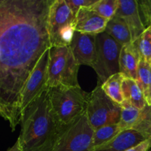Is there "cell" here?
<instances>
[{
    "label": "cell",
    "instance_id": "30bf717a",
    "mask_svg": "<svg viewBox=\"0 0 151 151\" xmlns=\"http://www.w3.org/2000/svg\"><path fill=\"white\" fill-rule=\"evenodd\" d=\"M115 16L121 18L125 22L131 32L132 42L137 41L147 28L142 19L137 0H119Z\"/></svg>",
    "mask_w": 151,
    "mask_h": 151
},
{
    "label": "cell",
    "instance_id": "e0dca14e",
    "mask_svg": "<svg viewBox=\"0 0 151 151\" xmlns=\"http://www.w3.org/2000/svg\"><path fill=\"white\" fill-rule=\"evenodd\" d=\"M125 78L122 73L118 72L111 75L101 84L102 88L106 95L120 106L125 102L122 90V81Z\"/></svg>",
    "mask_w": 151,
    "mask_h": 151
},
{
    "label": "cell",
    "instance_id": "cb8c5ba5",
    "mask_svg": "<svg viewBox=\"0 0 151 151\" xmlns=\"http://www.w3.org/2000/svg\"><path fill=\"white\" fill-rule=\"evenodd\" d=\"M142 19L146 27L151 25V0L138 1Z\"/></svg>",
    "mask_w": 151,
    "mask_h": 151
},
{
    "label": "cell",
    "instance_id": "d6986e66",
    "mask_svg": "<svg viewBox=\"0 0 151 151\" xmlns=\"http://www.w3.org/2000/svg\"><path fill=\"white\" fill-rule=\"evenodd\" d=\"M120 119L118 123L122 131L126 129H132L133 127L138 120L140 114V109H137L130 104L124 102L122 105Z\"/></svg>",
    "mask_w": 151,
    "mask_h": 151
},
{
    "label": "cell",
    "instance_id": "8992f818",
    "mask_svg": "<svg viewBox=\"0 0 151 151\" xmlns=\"http://www.w3.org/2000/svg\"><path fill=\"white\" fill-rule=\"evenodd\" d=\"M94 129L83 113L74 120L62 125L52 151H91Z\"/></svg>",
    "mask_w": 151,
    "mask_h": 151
},
{
    "label": "cell",
    "instance_id": "83f0119b",
    "mask_svg": "<svg viewBox=\"0 0 151 151\" xmlns=\"http://www.w3.org/2000/svg\"><path fill=\"white\" fill-rule=\"evenodd\" d=\"M7 151H22V149L20 148V146H19V142H18V141H16V143H15L11 147H10V148H9Z\"/></svg>",
    "mask_w": 151,
    "mask_h": 151
},
{
    "label": "cell",
    "instance_id": "ffe728a7",
    "mask_svg": "<svg viewBox=\"0 0 151 151\" xmlns=\"http://www.w3.org/2000/svg\"><path fill=\"white\" fill-rule=\"evenodd\" d=\"M118 1L119 0H97L88 8L109 21L116 14Z\"/></svg>",
    "mask_w": 151,
    "mask_h": 151
},
{
    "label": "cell",
    "instance_id": "ac0fdd59",
    "mask_svg": "<svg viewBox=\"0 0 151 151\" xmlns=\"http://www.w3.org/2000/svg\"><path fill=\"white\" fill-rule=\"evenodd\" d=\"M122 130L119 128L118 123L105 125L97 128V130H94L91 142L92 150L95 147L106 144V142L114 138Z\"/></svg>",
    "mask_w": 151,
    "mask_h": 151
},
{
    "label": "cell",
    "instance_id": "2e32d148",
    "mask_svg": "<svg viewBox=\"0 0 151 151\" xmlns=\"http://www.w3.org/2000/svg\"><path fill=\"white\" fill-rule=\"evenodd\" d=\"M105 32L122 46L132 43L131 32L128 26L121 18L116 16L109 21Z\"/></svg>",
    "mask_w": 151,
    "mask_h": 151
},
{
    "label": "cell",
    "instance_id": "9a60e30c",
    "mask_svg": "<svg viewBox=\"0 0 151 151\" xmlns=\"http://www.w3.org/2000/svg\"><path fill=\"white\" fill-rule=\"evenodd\" d=\"M122 90L125 102L131 106L141 110L147 105L144 93L135 80L125 77L122 81Z\"/></svg>",
    "mask_w": 151,
    "mask_h": 151
},
{
    "label": "cell",
    "instance_id": "7a4b0ae2",
    "mask_svg": "<svg viewBox=\"0 0 151 151\" xmlns=\"http://www.w3.org/2000/svg\"><path fill=\"white\" fill-rule=\"evenodd\" d=\"M17 141L22 151H52L62 124L55 114L47 89L23 110Z\"/></svg>",
    "mask_w": 151,
    "mask_h": 151
},
{
    "label": "cell",
    "instance_id": "d4e9b609",
    "mask_svg": "<svg viewBox=\"0 0 151 151\" xmlns=\"http://www.w3.org/2000/svg\"><path fill=\"white\" fill-rule=\"evenodd\" d=\"M97 1V0H66L67 4L75 16L80 9L82 7H91Z\"/></svg>",
    "mask_w": 151,
    "mask_h": 151
},
{
    "label": "cell",
    "instance_id": "9c48e42d",
    "mask_svg": "<svg viewBox=\"0 0 151 151\" xmlns=\"http://www.w3.org/2000/svg\"><path fill=\"white\" fill-rule=\"evenodd\" d=\"M49 50H47L39 59L25 83L22 97V113L24 109H26L35 99L48 88L47 68L49 63Z\"/></svg>",
    "mask_w": 151,
    "mask_h": 151
},
{
    "label": "cell",
    "instance_id": "44dd1931",
    "mask_svg": "<svg viewBox=\"0 0 151 151\" xmlns=\"http://www.w3.org/2000/svg\"><path fill=\"white\" fill-rule=\"evenodd\" d=\"M133 43L137 47L141 59L151 64V25Z\"/></svg>",
    "mask_w": 151,
    "mask_h": 151
},
{
    "label": "cell",
    "instance_id": "5b68a950",
    "mask_svg": "<svg viewBox=\"0 0 151 151\" xmlns=\"http://www.w3.org/2000/svg\"><path fill=\"white\" fill-rule=\"evenodd\" d=\"M75 17L66 0H53L47 17V31L51 47L70 45L75 32Z\"/></svg>",
    "mask_w": 151,
    "mask_h": 151
},
{
    "label": "cell",
    "instance_id": "6da1fadb",
    "mask_svg": "<svg viewBox=\"0 0 151 151\" xmlns=\"http://www.w3.org/2000/svg\"><path fill=\"white\" fill-rule=\"evenodd\" d=\"M53 0H0V116L15 131L24 87L51 47L47 31Z\"/></svg>",
    "mask_w": 151,
    "mask_h": 151
},
{
    "label": "cell",
    "instance_id": "277c9868",
    "mask_svg": "<svg viewBox=\"0 0 151 151\" xmlns=\"http://www.w3.org/2000/svg\"><path fill=\"white\" fill-rule=\"evenodd\" d=\"M79 67L69 46L51 47L49 50L47 87L80 86L78 81Z\"/></svg>",
    "mask_w": 151,
    "mask_h": 151
},
{
    "label": "cell",
    "instance_id": "8fae6325",
    "mask_svg": "<svg viewBox=\"0 0 151 151\" xmlns=\"http://www.w3.org/2000/svg\"><path fill=\"white\" fill-rule=\"evenodd\" d=\"M69 47L80 66H92L96 52V35L75 31Z\"/></svg>",
    "mask_w": 151,
    "mask_h": 151
},
{
    "label": "cell",
    "instance_id": "52a82bcc",
    "mask_svg": "<svg viewBox=\"0 0 151 151\" xmlns=\"http://www.w3.org/2000/svg\"><path fill=\"white\" fill-rule=\"evenodd\" d=\"M121 111L120 105L109 98L100 84L90 92L86 114L94 131L105 125L119 123Z\"/></svg>",
    "mask_w": 151,
    "mask_h": 151
},
{
    "label": "cell",
    "instance_id": "3957f363",
    "mask_svg": "<svg viewBox=\"0 0 151 151\" xmlns=\"http://www.w3.org/2000/svg\"><path fill=\"white\" fill-rule=\"evenodd\" d=\"M52 109L62 125L69 122L85 113L90 93L81 86H58L47 88Z\"/></svg>",
    "mask_w": 151,
    "mask_h": 151
},
{
    "label": "cell",
    "instance_id": "7c38bea8",
    "mask_svg": "<svg viewBox=\"0 0 151 151\" xmlns=\"http://www.w3.org/2000/svg\"><path fill=\"white\" fill-rule=\"evenodd\" d=\"M147 139V137L135 130H123L111 140L91 151H126Z\"/></svg>",
    "mask_w": 151,
    "mask_h": 151
},
{
    "label": "cell",
    "instance_id": "7402d4cb",
    "mask_svg": "<svg viewBox=\"0 0 151 151\" xmlns=\"http://www.w3.org/2000/svg\"><path fill=\"white\" fill-rule=\"evenodd\" d=\"M132 129L141 133L143 135L151 139V106L146 105L140 110L138 120Z\"/></svg>",
    "mask_w": 151,
    "mask_h": 151
},
{
    "label": "cell",
    "instance_id": "484cf974",
    "mask_svg": "<svg viewBox=\"0 0 151 151\" xmlns=\"http://www.w3.org/2000/svg\"><path fill=\"white\" fill-rule=\"evenodd\" d=\"M151 149V139L145 140L141 144L129 149L126 151H149Z\"/></svg>",
    "mask_w": 151,
    "mask_h": 151
},
{
    "label": "cell",
    "instance_id": "ba28073f",
    "mask_svg": "<svg viewBox=\"0 0 151 151\" xmlns=\"http://www.w3.org/2000/svg\"><path fill=\"white\" fill-rule=\"evenodd\" d=\"M123 46L106 32L96 35V52L91 67L102 83L119 72V56Z\"/></svg>",
    "mask_w": 151,
    "mask_h": 151
},
{
    "label": "cell",
    "instance_id": "5bb4252c",
    "mask_svg": "<svg viewBox=\"0 0 151 151\" xmlns=\"http://www.w3.org/2000/svg\"><path fill=\"white\" fill-rule=\"evenodd\" d=\"M140 60V55L134 43L124 45L119 56V72L126 78L137 81Z\"/></svg>",
    "mask_w": 151,
    "mask_h": 151
},
{
    "label": "cell",
    "instance_id": "603a6c76",
    "mask_svg": "<svg viewBox=\"0 0 151 151\" xmlns=\"http://www.w3.org/2000/svg\"><path fill=\"white\" fill-rule=\"evenodd\" d=\"M151 80V64L141 59L137 70V83L144 93L145 97L147 94Z\"/></svg>",
    "mask_w": 151,
    "mask_h": 151
},
{
    "label": "cell",
    "instance_id": "4316f807",
    "mask_svg": "<svg viewBox=\"0 0 151 151\" xmlns=\"http://www.w3.org/2000/svg\"><path fill=\"white\" fill-rule=\"evenodd\" d=\"M145 100H146V103H147V104L151 106V80H150V85H149V87H148V90H147V94H146L145 96Z\"/></svg>",
    "mask_w": 151,
    "mask_h": 151
},
{
    "label": "cell",
    "instance_id": "4fadbf2b",
    "mask_svg": "<svg viewBox=\"0 0 151 151\" xmlns=\"http://www.w3.org/2000/svg\"><path fill=\"white\" fill-rule=\"evenodd\" d=\"M109 20L99 16L88 7H82L75 17V31L97 35L105 32Z\"/></svg>",
    "mask_w": 151,
    "mask_h": 151
}]
</instances>
